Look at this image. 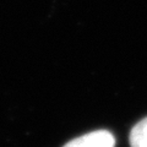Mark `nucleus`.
<instances>
[{
  "instance_id": "1",
  "label": "nucleus",
  "mask_w": 147,
  "mask_h": 147,
  "mask_svg": "<svg viewBox=\"0 0 147 147\" xmlns=\"http://www.w3.org/2000/svg\"><path fill=\"white\" fill-rule=\"evenodd\" d=\"M115 139L108 130H96L69 141L63 147H114Z\"/></svg>"
},
{
  "instance_id": "2",
  "label": "nucleus",
  "mask_w": 147,
  "mask_h": 147,
  "mask_svg": "<svg viewBox=\"0 0 147 147\" xmlns=\"http://www.w3.org/2000/svg\"><path fill=\"white\" fill-rule=\"evenodd\" d=\"M129 141L131 147H147V117L131 129Z\"/></svg>"
}]
</instances>
